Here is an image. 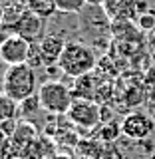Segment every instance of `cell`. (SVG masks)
Returning a JSON list of instances; mask_svg holds the SVG:
<instances>
[{
	"label": "cell",
	"mask_w": 155,
	"mask_h": 159,
	"mask_svg": "<svg viewBox=\"0 0 155 159\" xmlns=\"http://www.w3.org/2000/svg\"><path fill=\"white\" fill-rule=\"evenodd\" d=\"M26 64L30 68H42L44 66V58H42V52H40V42H34L30 44V52H28V60Z\"/></svg>",
	"instance_id": "obj_16"
},
{
	"label": "cell",
	"mask_w": 155,
	"mask_h": 159,
	"mask_svg": "<svg viewBox=\"0 0 155 159\" xmlns=\"http://www.w3.org/2000/svg\"><path fill=\"white\" fill-rule=\"evenodd\" d=\"M60 70L66 74L68 78H82L93 72L98 66V56L93 48L88 42H80V40H68L66 48H64L62 56L58 62Z\"/></svg>",
	"instance_id": "obj_1"
},
{
	"label": "cell",
	"mask_w": 155,
	"mask_h": 159,
	"mask_svg": "<svg viewBox=\"0 0 155 159\" xmlns=\"http://www.w3.org/2000/svg\"><path fill=\"white\" fill-rule=\"evenodd\" d=\"M121 133H123L121 123H117V121H107V123H102V125H99V139L106 141V143L116 141Z\"/></svg>",
	"instance_id": "obj_12"
},
{
	"label": "cell",
	"mask_w": 155,
	"mask_h": 159,
	"mask_svg": "<svg viewBox=\"0 0 155 159\" xmlns=\"http://www.w3.org/2000/svg\"><path fill=\"white\" fill-rule=\"evenodd\" d=\"M36 86H38L36 70L30 68L28 64L8 66L6 74H4V80H2L4 96L16 99L18 103H22L24 99L32 98L36 93Z\"/></svg>",
	"instance_id": "obj_2"
},
{
	"label": "cell",
	"mask_w": 155,
	"mask_h": 159,
	"mask_svg": "<svg viewBox=\"0 0 155 159\" xmlns=\"http://www.w3.org/2000/svg\"><path fill=\"white\" fill-rule=\"evenodd\" d=\"M40 107H42V103H40V96H38V93H34L32 98L24 99V102L20 103V113L26 116V117H30V116H34V113H38Z\"/></svg>",
	"instance_id": "obj_15"
},
{
	"label": "cell",
	"mask_w": 155,
	"mask_h": 159,
	"mask_svg": "<svg viewBox=\"0 0 155 159\" xmlns=\"http://www.w3.org/2000/svg\"><path fill=\"white\" fill-rule=\"evenodd\" d=\"M46 24L48 20L38 16V14L30 12L26 8V12L22 14V18L16 22V26H14V34L20 38H24L26 42L34 44V42H42L44 36H46Z\"/></svg>",
	"instance_id": "obj_6"
},
{
	"label": "cell",
	"mask_w": 155,
	"mask_h": 159,
	"mask_svg": "<svg viewBox=\"0 0 155 159\" xmlns=\"http://www.w3.org/2000/svg\"><path fill=\"white\" fill-rule=\"evenodd\" d=\"M28 52H30V42H26L24 38L16 36H6L0 46V56L8 66H18V64H26L28 60Z\"/></svg>",
	"instance_id": "obj_8"
},
{
	"label": "cell",
	"mask_w": 155,
	"mask_h": 159,
	"mask_svg": "<svg viewBox=\"0 0 155 159\" xmlns=\"http://www.w3.org/2000/svg\"><path fill=\"white\" fill-rule=\"evenodd\" d=\"M68 40L64 38V34H46L44 40L40 42V52H42V58H44V68L48 66H54V64L60 62V56H62L64 48H66Z\"/></svg>",
	"instance_id": "obj_9"
},
{
	"label": "cell",
	"mask_w": 155,
	"mask_h": 159,
	"mask_svg": "<svg viewBox=\"0 0 155 159\" xmlns=\"http://www.w3.org/2000/svg\"><path fill=\"white\" fill-rule=\"evenodd\" d=\"M18 0H2V4H4V8H8V6H14Z\"/></svg>",
	"instance_id": "obj_21"
},
{
	"label": "cell",
	"mask_w": 155,
	"mask_h": 159,
	"mask_svg": "<svg viewBox=\"0 0 155 159\" xmlns=\"http://www.w3.org/2000/svg\"><path fill=\"white\" fill-rule=\"evenodd\" d=\"M80 16V28H82L84 36H86L93 46H99L106 50L109 40H112V30L113 22L106 14L103 6H88L82 10Z\"/></svg>",
	"instance_id": "obj_3"
},
{
	"label": "cell",
	"mask_w": 155,
	"mask_h": 159,
	"mask_svg": "<svg viewBox=\"0 0 155 159\" xmlns=\"http://www.w3.org/2000/svg\"><path fill=\"white\" fill-rule=\"evenodd\" d=\"M135 22H137V28H139V30H143V32H149V30L155 28V14H153V12L139 14Z\"/></svg>",
	"instance_id": "obj_17"
},
{
	"label": "cell",
	"mask_w": 155,
	"mask_h": 159,
	"mask_svg": "<svg viewBox=\"0 0 155 159\" xmlns=\"http://www.w3.org/2000/svg\"><path fill=\"white\" fill-rule=\"evenodd\" d=\"M0 131H2V135L6 137V139L14 137V133L18 131L16 119H0Z\"/></svg>",
	"instance_id": "obj_18"
},
{
	"label": "cell",
	"mask_w": 155,
	"mask_h": 159,
	"mask_svg": "<svg viewBox=\"0 0 155 159\" xmlns=\"http://www.w3.org/2000/svg\"><path fill=\"white\" fill-rule=\"evenodd\" d=\"M135 10H137V16L139 14H145L147 12V0H135Z\"/></svg>",
	"instance_id": "obj_19"
},
{
	"label": "cell",
	"mask_w": 155,
	"mask_h": 159,
	"mask_svg": "<svg viewBox=\"0 0 155 159\" xmlns=\"http://www.w3.org/2000/svg\"><path fill=\"white\" fill-rule=\"evenodd\" d=\"M89 6H103L106 4V0H86Z\"/></svg>",
	"instance_id": "obj_20"
},
{
	"label": "cell",
	"mask_w": 155,
	"mask_h": 159,
	"mask_svg": "<svg viewBox=\"0 0 155 159\" xmlns=\"http://www.w3.org/2000/svg\"><path fill=\"white\" fill-rule=\"evenodd\" d=\"M155 129L153 119L145 111H129L121 119V131L129 139H145Z\"/></svg>",
	"instance_id": "obj_7"
},
{
	"label": "cell",
	"mask_w": 155,
	"mask_h": 159,
	"mask_svg": "<svg viewBox=\"0 0 155 159\" xmlns=\"http://www.w3.org/2000/svg\"><path fill=\"white\" fill-rule=\"evenodd\" d=\"M38 96H40V103L42 109L52 116H64L68 113V109L74 103V92L70 89L64 82L58 80H48L38 88Z\"/></svg>",
	"instance_id": "obj_4"
},
{
	"label": "cell",
	"mask_w": 155,
	"mask_h": 159,
	"mask_svg": "<svg viewBox=\"0 0 155 159\" xmlns=\"http://www.w3.org/2000/svg\"><path fill=\"white\" fill-rule=\"evenodd\" d=\"M66 116L74 125L82 129H92L96 125H102V106H98L96 102L86 98L74 99Z\"/></svg>",
	"instance_id": "obj_5"
},
{
	"label": "cell",
	"mask_w": 155,
	"mask_h": 159,
	"mask_svg": "<svg viewBox=\"0 0 155 159\" xmlns=\"http://www.w3.org/2000/svg\"><path fill=\"white\" fill-rule=\"evenodd\" d=\"M20 111V103L16 99L2 96L0 98V117L2 119H16V113Z\"/></svg>",
	"instance_id": "obj_13"
},
{
	"label": "cell",
	"mask_w": 155,
	"mask_h": 159,
	"mask_svg": "<svg viewBox=\"0 0 155 159\" xmlns=\"http://www.w3.org/2000/svg\"><path fill=\"white\" fill-rule=\"evenodd\" d=\"M60 12H66V14H80L84 8L88 6L86 0H54Z\"/></svg>",
	"instance_id": "obj_14"
},
{
	"label": "cell",
	"mask_w": 155,
	"mask_h": 159,
	"mask_svg": "<svg viewBox=\"0 0 155 159\" xmlns=\"http://www.w3.org/2000/svg\"><path fill=\"white\" fill-rule=\"evenodd\" d=\"M26 6L30 12L38 14V16H42L46 20L58 12V6L54 0H26Z\"/></svg>",
	"instance_id": "obj_11"
},
{
	"label": "cell",
	"mask_w": 155,
	"mask_h": 159,
	"mask_svg": "<svg viewBox=\"0 0 155 159\" xmlns=\"http://www.w3.org/2000/svg\"><path fill=\"white\" fill-rule=\"evenodd\" d=\"M103 10L112 22H129L137 20L135 0H106Z\"/></svg>",
	"instance_id": "obj_10"
}]
</instances>
